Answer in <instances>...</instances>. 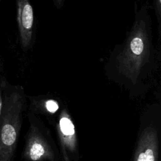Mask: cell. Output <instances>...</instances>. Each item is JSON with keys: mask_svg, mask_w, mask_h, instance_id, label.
<instances>
[{"mask_svg": "<svg viewBox=\"0 0 161 161\" xmlns=\"http://www.w3.org/2000/svg\"><path fill=\"white\" fill-rule=\"evenodd\" d=\"M16 8L20 46L27 52L32 49L36 41L34 11L30 0H16Z\"/></svg>", "mask_w": 161, "mask_h": 161, "instance_id": "3957f363", "label": "cell"}, {"mask_svg": "<svg viewBox=\"0 0 161 161\" xmlns=\"http://www.w3.org/2000/svg\"><path fill=\"white\" fill-rule=\"evenodd\" d=\"M137 161H154L152 150L148 149L145 150V152L140 153L137 158Z\"/></svg>", "mask_w": 161, "mask_h": 161, "instance_id": "52a82bcc", "label": "cell"}, {"mask_svg": "<svg viewBox=\"0 0 161 161\" xmlns=\"http://www.w3.org/2000/svg\"><path fill=\"white\" fill-rule=\"evenodd\" d=\"M7 79L4 76H1L0 77V114L1 113L2 108H3V90L5 86L6 82H7Z\"/></svg>", "mask_w": 161, "mask_h": 161, "instance_id": "9c48e42d", "label": "cell"}, {"mask_svg": "<svg viewBox=\"0 0 161 161\" xmlns=\"http://www.w3.org/2000/svg\"><path fill=\"white\" fill-rule=\"evenodd\" d=\"M60 127L62 133L70 136L74 134V126L72 122L67 117H62L60 120Z\"/></svg>", "mask_w": 161, "mask_h": 161, "instance_id": "5b68a950", "label": "cell"}, {"mask_svg": "<svg viewBox=\"0 0 161 161\" xmlns=\"http://www.w3.org/2000/svg\"><path fill=\"white\" fill-rule=\"evenodd\" d=\"M153 6L158 23V33L160 38L161 35V0H153Z\"/></svg>", "mask_w": 161, "mask_h": 161, "instance_id": "8992f818", "label": "cell"}, {"mask_svg": "<svg viewBox=\"0 0 161 161\" xmlns=\"http://www.w3.org/2000/svg\"><path fill=\"white\" fill-rule=\"evenodd\" d=\"M148 1L134 3V21L124 40L115 45L104 65L107 79L131 92L148 87L156 67L152 19Z\"/></svg>", "mask_w": 161, "mask_h": 161, "instance_id": "6da1fadb", "label": "cell"}, {"mask_svg": "<svg viewBox=\"0 0 161 161\" xmlns=\"http://www.w3.org/2000/svg\"><path fill=\"white\" fill-rule=\"evenodd\" d=\"M25 103L23 87L7 80L0 114V161L13 160Z\"/></svg>", "mask_w": 161, "mask_h": 161, "instance_id": "7a4b0ae2", "label": "cell"}, {"mask_svg": "<svg viewBox=\"0 0 161 161\" xmlns=\"http://www.w3.org/2000/svg\"><path fill=\"white\" fill-rule=\"evenodd\" d=\"M26 155L32 161L38 160L45 153L43 145L37 139H29Z\"/></svg>", "mask_w": 161, "mask_h": 161, "instance_id": "277c9868", "label": "cell"}, {"mask_svg": "<svg viewBox=\"0 0 161 161\" xmlns=\"http://www.w3.org/2000/svg\"><path fill=\"white\" fill-rule=\"evenodd\" d=\"M45 108L50 113H54L58 110V104L55 100L48 99L45 103Z\"/></svg>", "mask_w": 161, "mask_h": 161, "instance_id": "ba28073f", "label": "cell"}, {"mask_svg": "<svg viewBox=\"0 0 161 161\" xmlns=\"http://www.w3.org/2000/svg\"><path fill=\"white\" fill-rule=\"evenodd\" d=\"M0 3H1V0H0Z\"/></svg>", "mask_w": 161, "mask_h": 161, "instance_id": "8fae6325", "label": "cell"}, {"mask_svg": "<svg viewBox=\"0 0 161 161\" xmlns=\"http://www.w3.org/2000/svg\"><path fill=\"white\" fill-rule=\"evenodd\" d=\"M54 6L58 9H60L64 5L65 0H52Z\"/></svg>", "mask_w": 161, "mask_h": 161, "instance_id": "30bf717a", "label": "cell"}]
</instances>
